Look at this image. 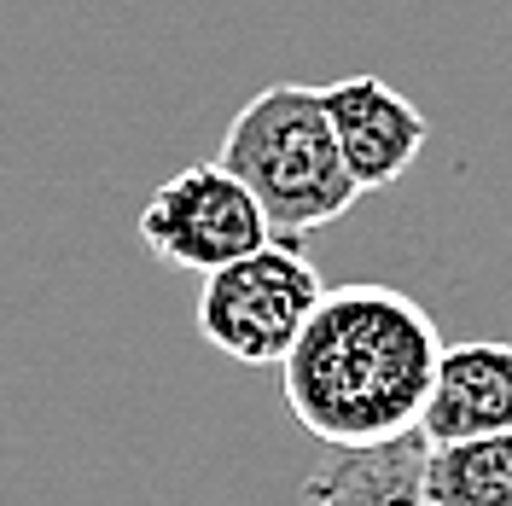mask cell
<instances>
[{"label": "cell", "instance_id": "1", "mask_svg": "<svg viewBox=\"0 0 512 506\" xmlns=\"http://www.w3.org/2000/svg\"><path fill=\"white\" fill-rule=\"evenodd\" d=\"M443 355L437 320L379 280L320 291L291 355L280 361L291 419L326 448H373L419 425Z\"/></svg>", "mask_w": 512, "mask_h": 506}, {"label": "cell", "instance_id": "2", "mask_svg": "<svg viewBox=\"0 0 512 506\" xmlns=\"http://www.w3.org/2000/svg\"><path fill=\"white\" fill-rule=\"evenodd\" d=\"M216 163L256 198L268 239H280V245H297L315 227H332L361 198L338 158L320 94L303 82H274L245 99L222 134Z\"/></svg>", "mask_w": 512, "mask_h": 506}, {"label": "cell", "instance_id": "3", "mask_svg": "<svg viewBox=\"0 0 512 506\" xmlns=\"http://www.w3.org/2000/svg\"><path fill=\"white\" fill-rule=\"evenodd\" d=\"M320 274L297 245H256L198 285V338L239 367H280L320 303Z\"/></svg>", "mask_w": 512, "mask_h": 506}, {"label": "cell", "instance_id": "4", "mask_svg": "<svg viewBox=\"0 0 512 506\" xmlns=\"http://www.w3.org/2000/svg\"><path fill=\"white\" fill-rule=\"evenodd\" d=\"M140 239L146 251L158 256L163 268L181 274H216L227 262L251 256L256 245H268V222L256 210V198L222 163H187L163 181L146 210H140Z\"/></svg>", "mask_w": 512, "mask_h": 506}, {"label": "cell", "instance_id": "5", "mask_svg": "<svg viewBox=\"0 0 512 506\" xmlns=\"http://www.w3.org/2000/svg\"><path fill=\"white\" fill-rule=\"evenodd\" d=\"M320 111L332 123L338 158L350 169L355 192H379L390 181H402L414 158L425 152V117L414 99H402L384 76H344L332 88H315Z\"/></svg>", "mask_w": 512, "mask_h": 506}, {"label": "cell", "instance_id": "6", "mask_svg": "<svg viewBox=\"0 0 512 506\" xmlns=\"http://www.w3.org/2000/svg\"><path fill=\"white\" fill-rule=\"evenodd\" d=\"M414 431L425 448L512 431V344L501 338H472L454 349L443 344Z\"/></svg>", "mask_w": 512, "mask_h": 506}, {"label": "cell", "instance_id": "7", "mask_svg": "<svg viewBox=\"0 0 512 506\" xmlns=\"http://www.w3.org/2000/svg\"><path fill=\"white\" fill-rule=\"evenodd\" d=\"M419 466H425L419 431L373 448H332V460L303 477V506H425Z\"/></svg>", "mask_w": 512, "mask_h": 506}, {"label": "cell", "instance_id": "8", "mask_svg": "<svg viewBox=\"0 0 512 506\" xmlns=\"http://www.w3.org/2000/svg\"><path fill=\"white\" fill-rule=\"evenodd\" d=\"M419 501L425 506H512V431L425 448Z\"/></svg>", "mask_w": 512, "mask_h": 506}]
</instances>
